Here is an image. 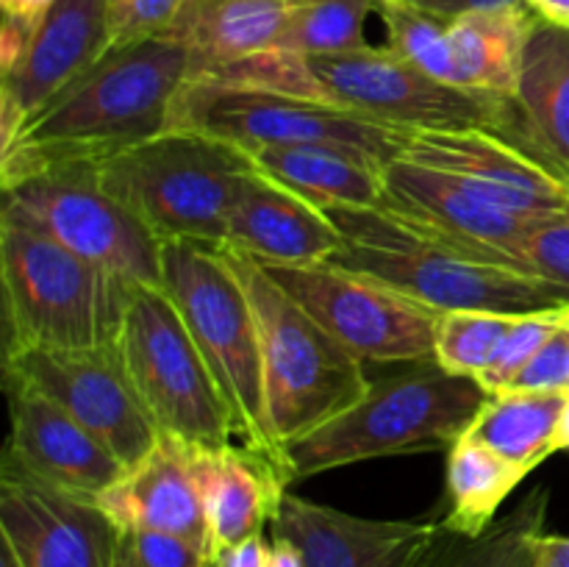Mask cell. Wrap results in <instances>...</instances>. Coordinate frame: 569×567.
Listing matches in <instances>:
<instances>
[{"mask_svg": "<svg viewBox=\"0 0 569 567\" xmlns=\"http://www.w3.org/2000/svg\"><path fill=\"white\" fill-rule=\"evenodd\" d=\"M194 81L253 87L289 98L317 100L403 131H495L531 153L550 159L533 139L517 98L439 81L395 53L389 44H365L342 53L264 50Z\"/></svg>", "mask_w": 569, "mask_h": 567, "instance_id": "6da1fadb", "label": "cell"}, {"mask_svg": "<svg viewBox=\"0 0 569 567\" xmlns=\"http://www.w3.org/2000/svg\"><path fill=\"white\" fill-rule=\"evenodd\" d=\"M189 81V50L170 37L111 44L22 126L0 159L3 189L48 167L98 165L170 131Z\"/></svg>", "mask_w": 569, "mask_h": 567, "instance_id": "7a4b0ae2", "label": "cell"}, {"mask_svg": "<svg viewBox=\"0 0 569 567\" xmlns=\"http://www.w3.org/2000/svg\"><path fill=\"white\" fill-rule=\"evenodd\" d=\"M342 233L333 265L365 272L437 311L533 315L569 306V292L539 278L467 256L442 237L387 209H322Z\"/></svg>", "mask_w": 569, "mask_h": 567, "instance_id": "3957f363", "label": "cell"}, {"mask_svg": "<svg viewBox=\"0 0 569 567\" xmlns=\"http://www.w3.org/2000/svg\"><path fill=\"white\" fill-rule=\"evenodd\" d=\"M3 359L28 350H103L117 345L133 284L81 259L48 233L0 217Z\"/></svg>", "mask_w": 569, "mask_h": 567, "instance_id": "277c9868", "label": "cell"}, {"mask_svg": "<svg viewBox=\"0 0 569 567\" xmlns=\"http://www.w3.org/2000/svg\"><path fill=\"white\" fill-rule=\"evenodd\" d=\"M487 400L478 378L417 361L411 370L370 381L353 406L289 445V478L298 481L383 456L450 450Z\"/></svg>", "mask_w": 569, "mask_h": 567, "instance_id": "5b68a950", "label": "cell"}, {"mask_svg": "<svg viewBox=\"0 0 569 567\" xmlns=\"http://www.w3.org/2000/svg\"><path fill=\"white\" fill-rule=\"evenodd\" d=\"M161 289L181 311L231 415L237 445L281 472L289 484L287 450L267 411L264 365L256 315L242 281L220 248L161 242Z\"/></svg>", "mask_w": 569, "mask_h": 567, "instance_id": "8992f818", "label": "cell"}, {"mask_svg": "<svg viewBox=\"0 0 569 567\" xmlns=\"http://www.w3.org/2000/svg\"><path fill=\"white\" fill-rule=\"evenodd\" d=\"M220 253L242 281L256 315L267 411L278 442L287 450L367 392L370 378L365 361L283 292L253 256L231 245H220Z\"/></svg>", "mask_w": 569, "mask_h": 567, "instance_id": "52a82bcc", "label": "cell"}, {"mask_svg": "<svg viewBox=\"0 0 569 567\" xmlns=\"http://www.w3.org/2000/svg\"><path fill=\"white\" fill-rule=\"evenodd\" d=\"M244 150L192 131L159 133L92 165L100 187L161 242L220 248L242 176Z\"/></svg>", "mask_w": 569, "mask_h": 567, "instance_id": "ba28073f", "label": "cell"}, {"mask_svg": "<svg viewBox=\"0 0 569 567\" xmlns=\"http://www.w3.org/2000/svg\"><path fill=\"white\" fill-rule=\"evenodd\" d=\"M117 350L159 437L194 450L237 445L220 387L161 287H133Z\"/></svg>", "mask_w": 569, "mask_h": 567, "instance_id": "9c48e42d", "label": "cell"}, {"mask_svg": "<svg viewBox=\"0 0 569 567\" xmlns=\"http://www.w3.org/2000/svg\"><path fill=\"white\" fill-rule=\"evenodd\" d=\"M170 128L214 137L233 148H298L328 145L387 165L403 153V128L317 100L289 98L253 87L187 81L172 109Z\"/></svg>", "mask_w": 569, "mask_h": 567, "instance_id": "30bf717a", "label": "cell"}, {"mask_svg": "<svg viewBox=\"0 0 569 567\" xmlns=\"http://www.w3.org/2000/svg\"><path fill=\"white\" fill-rule=\"evenodd\" d=\"M0 217L48 233L133 287H161V239L100 187L92 165L48 167L11 183Z\"/></svg>", "mask_w": 569, "mask_h": 567, "instance_id": "8fae6325", "label": "cell"}, {"mask_svg": "<svg viewBox=\"0 0 569 567\" xmlns=\"http://www.w3.org/2000/svg\"><path fill=\"white\" fill-rule=\"evenodd\" d=\"M261 267L356 359L437 361L433 334L442 311L333 261Z\"/></svg>", "mask_w": 569, "mask_h": 567, "instance_id": "7c38bea8", "label": "cell"}, {"mask_svg": "<svg viewBox=\"0 0 569 567\" xmlns=\"http://www.w3.org/2000/svg\"><path fill=\"white\" fill-rule=\"evenodd\" d=\"M6 378L37 389L117 456L126 470L159 445V428L139 404L117 345L103 350H28L6 356Z\"/></svg>", "mask_w": 569, "mask_h": 567, "instance_id": "4fadbf2b", "label": "cell"}, {"mask_svg": "<svg viewBox=\"0 0 569 567\" xmlns=\"http://www.w3.org/2000/svg\"><path fill=\"white\" fill-rule=\"evenodd\" d=\"M120 528L98 500L0 465V543L20 567H111Z\"/></svg>", "mask_w": 569, "mask_h": 567, "instance_id": "5bb4252c", "label": "cell"}, {"mask_svg": "<svg viewBox=\"0 0 569 567\" xmlns=\"http://www.w3.org/2000/svg\"><path fill=\"white\" fill-rule=\"evenodd\" d=\"M400 159L448 172L522 217L569 206V172L495 131H406Z\"/></svg>", "mask_w": 569, "mask_h": 567, "instance_id": "9a60e30c", "label": "cell"}, {"mask_svg": "<svg viewBox=\"0 0 569 567\" xmlns=\"http://www.w3.org/2000/svg\"><path fill=\"white\" fill-rule=\"evenodd\" d=\"M306 567H433L453 531L445 520H370L287 493L270 523Z\"/></svg>", "mask_w": 569, "mask_h": 567, "instance_id": "2e32d148", "label": "cell"}, {"mask_svg": "<svg viewBox=\"0 0 569 567\" xmlns=\"http://www.w3.org/2000/svg\"><path fill=\"white\" fill-rule=\"evenodd\" d=\"M381 176V209L428 228L467 256L509 270V245L526 231L533 217L503 209L472 183L409 159L387 161Z\"/></svg>", "mask_w": 569, "mask_h": 567, "instance_id": "e0dca14e", "label": "cell"}, {"mask_svg": "<svg viewBox=\"0 0 569 567\" xmlns=\"http://www.w3.org/2000/svg\"><path fill=\"white\" fill-rule=\"evenodd\" d=\"M6 392L11 431L0 465L87 500H98L126 476L117 456L53 400L11 378H6Z\"/></svg>", "mask_w": 569, "mask_h": 567, "instance_id": "ac0fdd59", "label": "cell"}, {"mask_svg": "<svg viewBox=\"0 0 569 567\" xmlns=\"http://www.w3.org/2000/svg\"><path fill=\"white\" fill-rule=\"evenodd\" d=\"M111 48L109 0H56L20 64L0 76V103L26 126Z\"/></svg>", "mask_w": 569, "mask_h": 567, "instance_id": "d6986e66", "label": "cell"}, {"mask_svg": "<svg viewBox=\"0 0 569 567\" xmlns=\"http://www.w3.org/2000/svg\"><path fill=\"white\" fill-rule=\"evenodd\" d=\"M226 245L261 265H320L342 248V233L328 215L250 167L242 176Z\"/></svg>", "mask_w": 569, "mask_h": 567, "instance_id": "ffe728a7", "label": "cell"}, {"mask_svg": "<svg viewBox=\"0 0 569 567\" xmlns=\"http://www.w3.org/2000/svg\"><path fill=\"white\" fill-rule=\"evenodd\" d=\"M98 506L120 531L176 534L209 550V526L189 448L176 439L159 437V445L137 467L100 495Z\"/></svg>", "mask_w": 569, "mask_h": 567, "instance_id": "44dd1931", "label": "cell"}, {"mask_svg": "<svg viewBox=\"0 0 569 567\" xmlns=\"http://www.w3.org/2000/svg\"><path fill=\"white\" fill-rule=\"evenodd\" d=\"M189 461L203 500L211 559L264 534V526L272 523L278 504L289 493V481L281 472L239 445L222 450L189 448Z\"/></svg>", "mask_w": 569, "mask_h": 567, "instance_id": "7402d4cb", "label": "cell"}, {"mask_svg": "<svg viewBox=\"0 0 569 567\" xmlns=\"http://www.w3.org/2000/svg\"><path fill=\"white\" fill-rule=\"evenodd\" d=\"M292 0H187L161 37L189 50V81L276 50Z\"/></svg>", "mask_w": 569, "mask_h": 567, "instance_id": "603a6c76", "label": "cell"}, {"mask_svg": "<svg viewBox=\"0 0 569 567\" xmlns=\"http://www.w3.org/2000/svg\"><path fill=\"white\" fill-rule=\"evenodd\" d=\"M250 165L281 183L317 209H381L383 165L328 145H298V148H259L248 153Z\"/></svg>", "mask_w": 569, "mask_h": 567, "instance_id": "cb8c5ba5", "label": "cell"}, {"mask_svg": "<svg viewBox=\"0 0 569 567\" xmlns=\"http://www.w3.org/2000/svg\"><path fill=\"white\" fill-rule=\"evenodd\" d=\"M517 103L539 148L569 172V26L537 14L522 53Z\"/></svg>", "mask_w": 569, "mask_h": 567, "instance_id": "d4e9b609", "label": "cell"}, {"mask_svg": "<svg viewBox=\"0 0 569 567\" xmlns=\"http://www.w3.org/2000/svg\"><path fill=\"white\" fill-rule=\"evenodd\" d=\"M533 20V9L483 11L450 20L448 37L459 87L517 98L522 53Z\"/></svg>", "mask_w": 569, "mask_h": 567, "instance_id": "484cf974", "label": "cell"}, {"mask_svg": "<svg viewBox=\"0 0 569 567\" xmlns=\"http://www.w3.org/2000/svg\"><path fill=\"white\" fill-rule=\"evenodd\" d=\"M567 398L569 392L503 389V392L489 395L487 406L467 428V434L531 472L550 454H556V434H559Z\"/></svg>", "mask_w": 569, "mask_h": 567, "instance_id": "4316f807", "label": "cell"}, {"mask_svg": "<svg viewBox=\"0 0 569 567\" xmlns=\"http://www.w3.org/2000/svg\"><path fill=\"white\" fill-rule=\"evenodd\" d=\"M528 472L478 442L470 434H461L448 450V500L445 526L467 539H476L495 523L500 506L506 504L517 484Z\"/></svg>", "mask_w": 569, "mask_h": 567, "instance_id": "83f0119b", "label": "cell"}, {"mask_svg": "<svg viewBox=\"0 0 569 567\" xmlns=\"http://www.w3.org/2000/svg\"><path fill=\"white\" fill-rule=\"evenodd\" d=\"M548 504V487H539L481 537L467 539L453 531L433 567H533V548L545 534Z\"/></svg>", "mask_w": 569, "mask_h": 567, "instance_id": "f1b7e54d", "label": "cell"}, {"mask_svg": "<svg viewBox=\"0 0 569 567\" xmlns=\"http://www.w3.org/2000/svg\"><path fill=\"white\" fill-rule=\"evenodd\" d=\"M372 11L376 0H292L276 50L342 53L365 48V26Z\"/></svg>", "mask_w": 569, "mask_h": 567, "instance_id": "f546056e", "label": "cell"}, {"mask_svg": "<svg viewBox=\"0 0 569 567\" xmlns=\"http://www.w3.org/2000/svg\"><path fill=\"white\" fill-rule=\"evenodd\" d=\"M520 315L453 309L442 311L433 334V359L456 376L481 378Z\"/></svg>", "mask_w": 569, "mask_h": 567, "instance_id": "4dcf8cb0", "label": "cell"}, {"mask_svg": "<svg viewBox=\"0 0 569 567\" xmlns=\"http://www.w3.org/2000/svg\"><path fill=\"white\" fill-rule=\"evenodd\" d=\"M376 11L387 26L389 48L395 53H400L428 76L459 87L453 53H450L448 20L428 14L406 0H376Z\"/></svg>", "mask_w": 569, "mask_h": 567, "instance_id": "1f68e13d", "label": "cell"}, {"mask_svg": "<svg viewBox=\"0 0 569 567\" xmlns=\"http://www.w3.org/2000/svg\"><path fill=\"white\" fill-rule=\"evenodd\" d=\"M506 261L509 270L569 292V206L533 217L526 231L509 245Z\"/></svg>", "mask_w": 569, "mask_h": 567, "instance_id": "d6a6232c", "label": "cell"}, {"mask_svg": "<svg viewBox=\"0 0 569 567\" xmlns=\"http://www.w3.org/2000/svg\"><path fill=\"white\" fill-rule=\"evenodd\" d=\"M567 322V306L550 311H533V315H520L517 317L515 328L509 331V337L500 345L498 356H495L492 365L487 367L478 384L487 389L489 395L503 392L515 384V378L520 376L522 367L537 356V350L559 331Z\"/></svg>", "mask_w": 569, "mask_h": 567, "instance_id": "836d02e7", "label": "cell"}, {"mask_svg": "<svg viewBox=\"0 0 569 567\" xmlns=\"http://www.w3.org/2000/svg\"><path fill=\"white\" fill-rule=\"evenodd\" d=\"M187 0H109L111 44L161 37Z\"/></svg>", "mask_w": 569, "mask_h": 567, "instance_id": "e575fe53", "label": "cell"}, {"mask_svg": "<svg viewBox=\"0 0 569 567\" xmlns=\"http://www.w3.org/2000/svg\"><path fill=\"white\" fill-rule=\"evenodd\" d=\"M509 389H526V392H569V311L565 326L537 350V356L522 367V372L515 378V384Z\"/></svg>", "mask_w": 569, "mask_h": 567, "instance_id": "d590c367", "label": "cell"}, {"mask_svg": "<svg viewBox=\"0 0 569 567\" xmlns=\"http://www.w3.org/2000/svg\"><path fill=\"white\" fill-rule=\"evenodd\" d=\"M131 539L139 567H211L209 550L176 534L133 531Z\"/></svg>", "mask_w": 569, "mask_h": 567, "instance_id": "8d00e7d4", "label": "cell"}, {"mask_svg": "<svg viewBox=\"0 0 569 567\" xmlns=\"http://www.w3.org/2000/svg\"><path fill=\"white\" fill-rule=\"evenodd\" d=\"M417 9L428 11L442 20H459L465 14H483V11H509V9H531L528 0H406Z\"/></svg>", "mask_w": 569, "mask_h": 567, "instance_id": "74e56055", "label": "cell"}, {"mask_svg": "<svg viewBox=\"0 0 569 567\" xmlns=\"http://www.w3.org/2000/svg\"><path fill=\"white\" fill-rule=\"evenodd\" d=\"M267 554H270V545L264 543V534H256V537L217 554L211 559V567H267Z\"/></svg>", "mask_w": 569, "mask_h": 567, "instance_id": "f35d334b", "label": "cell"}, {"mask_svg": "<svg viewBox=\"0 0 569 567\" xmlns=\"http://www.w3.org/2000/svg\"><path fill=\"white\" fill-rule=\"evenodd\" d=\"M533 567H569V537L545 531L533 548Z\"/></svg>", "mask_w": 569, "mask_h": 567, "instance_id": "ab89813d", "label": "cell"}, {"mask_svg": "<svg viewBox=\"0 0 569 567\" xmlns=\"http://www.w3.org/2000/svg\"><path fill=\"white\" fill-rule=\"evenodd\" d=\"M53 3L56 0H0V9H3V17H14V20L39 26Z\"/></svg>", "mask_w": 569, "mask_h": 567, "instance_id": "60d3db41", "label": "cell"}, {"mask_svg": "<svg viewBox=\"0 0 569 567\" xmlns=\"http://www.w3.org/2000/svg\"><path fill=\"white\" fill-rule=\"evenodd\" d=\"M267 567H306L298 545L289 543L281 534H272L270 554H267Z\"/></svg>", "mask_w": 569, "mask_h": 567, "instance_id": "b9f144b4", "label": "cell"}, {"mask_svg": "<svg viewBox=\"0 0 569 567\" xmlns=\"http://www.w3.org/2000/svg\"><path fill=\"white\" fill-rule=\"evenodd\" d=\"M539 17L559 26H569V0H528Z\"/></svg>", "mask_w": 569, "mask_h": 567, "instance_id": "7bdbcfd3", "label": "cell"}, {"mask_svg": "<svg viewBox=\"0 0 569 567\" xmlns=\"http://www.w3.org/2000/svg\"><path fill=\"white\" fill-rule=\"evenodd\" d=\"M111 567H139L137 550H133V539L128 531H120V539H117V550H114V561Z\"/></svg>", "mask_w": 569, "mask_h": 567, "instance_id": "ee69618b", "label": "cell"}, {"mask_svg": "<svg viewBox=\"0 0 569 567\" xmlns=\"http://www.w3.org/2000/svg\"><path fill=\"white\" fill-rule=\"evenodd\" d=\"M556 450H569V398L565 406V415H561L559 434H556Z\"/></svg>", "mask_w": 569, "mask_h": 567, "instance_id": "f6af8a7d", "label": "cell"}, {"mask_svg": "<svg viewBox=\"0 0 569 567\" xmlns=\"http://www.w3.org/2000/svg\"><path fill=\"white\" fill-rule=\"evenodd\" d=\"M0 567H20V561L14 559V554L3 543H0Z\"/></svg>", "mask_w": 569, "mask_h": 567, "instance_id": "bcb514c9", "label": "cell"}, {"mask_svg": "<svg viewBox=\"0 0 569 567\" xmlns=\"http://www.w3.org/2000/svg\"><path fill=\"white\" fill-rule=\"evenodd\" d=\"M567 311H569V309H567Z\"/></svg>", "mask_w": 569, "mask_h": 567, "instance_id": "7dc6e473", "label": "cell"}]
</instances>
